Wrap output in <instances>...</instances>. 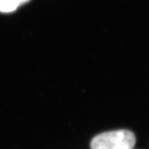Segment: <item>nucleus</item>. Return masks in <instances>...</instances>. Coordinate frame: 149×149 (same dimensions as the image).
I'll use <instances>...</instances> for the list:
<instances>
[{"instance_id": "obj_1", "label": "nucleus", "mask_w": 149, "mask_h": 149, "mask_svg": "<svg viewBox=\"0 0 149 149\" xmlns=\"http://www.w3.org/2000/svg\"><path fill=\"white\" fill-rule=\"evenodd\" d=\"M134 134L129 130H113L97 135L90 143L91 149H132L136 145Z\"/></svg>"}, {"instance_id": "obj_2", "label": "nucleus", "mask_w": 149, "mask_h": 149, "mask_svg": "<svg viewBox=\"0 0 149 149\" xmlns=\"http://www.w3.org/2000/svg\"><path fill=\"white\" fill-rule=\"evenodd\" d=\"M19 4L17 0H0V11L11 12L17 8Z\"/></svg>"}, {"instance_id": "obj_3", "label": "nucleus", "mask_w": 149, "mask_h": 149, "mask_svg": "<svg viewBox=\"0 0 149 149\" xmlns=\"http://www.w3.org/2000/svg\"><path fill=\"white\" fill-rule=\"evenodd\" d=\"M28 1H29V0H17V2L19 5V4H22L23 3H25Z\"/></svg>"}]
</instances>
